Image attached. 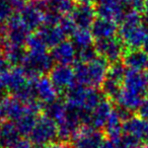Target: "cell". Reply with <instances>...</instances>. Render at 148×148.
Segmentation results:
<instances>
[{
  "label": "cell",
  "mask_w": 148,
  "mask_h": 148,
  "mask_svg": "<svg viewBox=\"0 0 148 148\" xmlns=\"http://www.w3.org/2000/svg\"><path fill=\"white\" fill-rule=\"evenodd\" d=\"M73 65L76 83L95 88L101 86L110 67L109 62L99 56L87 63L76 61Z\"/></svg>",
  "instance_id": "1"
},
{
  "label": "cell",
  "mask_w": 148,
  "mask_h": 148,
  "mask_svg": "<svg viewBox=\"0 0 148 148\" xmlns=\"http://www.w3.org/2000/svg\"><path fill=\"white\" fill-rule=\"evenodd\" d=\"M119 35L128 49H140L143 47L148 34L142 25V17L139 12L127 11L121 23Z\"/></svg>",
  "instance_id": "2"
},
{
  "label": "cell",
  "mask_w": 148,
  "mask_h": 148,
  "mask_svg": "<svg viewBox=\"0 0 148 148\" xmlns=\"http://www.w3.org/2000/svg\"><path fill=\"white\" fill-rule=\"evenodd\" d=\"M65 99L67 105L90 113L105 97L103 93L95 87L83 86L75 83L65 91Z\"/></svg>",
  "instance_id": "3"
},
{
  "label": "cell",
  "mask_w": 148,
  "mask_h": 148,
  "mask_svg": "<svg viewBox=\"0 0 148 148\" xmlns=\"http://www.w3.org/2000/svg\"><path fill=\"white\" fill-rule=\"evenodd\" d=\"M54 63L55 61L51 53L49 54L48 52L36 53V52L27 51V57L21 65V68L25 70V74L29 79H34L50 73V71L55 66Z\"/></svg>",
  "instance_id": "4"
},
{
  "label": "cell",
  "mask_w": 148,
  "mask_h": 148,
  "mask_svg": "<svg viewBox=\"0 0 148 148\" xmlns=\"http://www.w3.org/2000/svg\"><path fill=\"white\" fill-rule=\"evenodd\" d=\"M29 137L35 146H44L54 143L55 140L58 139L57 123L45 115L39 116Z\"/></svg>",
  "instance_id": "5"
},
{
  "label": "cell",
  "mask_w": 148,
  "mask_h": 148,
  "mask_svg": "<svg viewBox=\"0 0 148 148\" xmlns=\"http://www.w3.org/2000/svg\"><path fill=\"white\" fill-rule=\"evenodd\" d=\"M69 142L72 148H101L105 142V133L99 129L82 125L74 132Z\"/></svg>",
  "instance_id": "6"
},
{
  "label": "cell",
  "mask_w": 148,
  "mask_h": 148,
  "mask_svg": "<svg viewBox=\"0 0 148 148\" xmlns=\"http://www.w3.org/2000/svg\"><path fill=\"white\" fill-rule=\"evenodd\" d=\"M126 74V67L123 63L111 64L107 76L101 84V92L108 97L110 101H115L123 88V81Z\"/></svg>",
  "instance_id": "7"
},
{
  "label": "cell",
  "mask_w": 148,
  "mask_h": 148,
  "mask_svg": "<svg viewBox=\"0 0 148 148\" xmlns=\"http://www.w3.org/2000/svg\"><path fill=\"white\" fill-rule=\"evenodd\" d=\"M95 48L99 57L103 58L110 64L118 63L123 58L125 53V45L120 38L97 40Z\"/></svg>",
  "instance_id": "8"
},
{
  "label": "cell",
  "mask_w": 148,
  "mask_h": 148,
  "mask_svg": "<svg viewBox=\"0 0 148 148\" xmlns=\"http://www.w3.org/2000/svg\"><path fill=\"white\" fill-rule=\"evenodd\" d=\"M95 12L99 17L122 23L127 13L123 0H95Z\"/></svg>",
  "instance_id": "9"
},
{
  "label": "cell",
  "mask_w": 148,
  "mask_h": 148,
  "mask_svg": "<svg viewBox=\"0 0 148 148\" xmlns=\"http://www.w3.org/2000/svg\"><path fill=\"white\" fill-rule=\"evenodd\" d=\"M123 89L144 99L148 92V74L138 70H126Z\"/></svg>",
  "instance_id": "10"
},
{
  "label": "cell",
  "mask_w": 148,
  "mask_h": 148,
  "mask_svg": "<svg viewBox=\"0 0 148 148\" xmlns=\"http://www.w3.org/2000/svg\"><path fill=\"white\" fill-rule=\"evenodd\" d=\"M49 74L50 80L59 92H65L76 83L74 69L70 65L57 64L54 66Z\"/></svg>",
  "instance_id": "11"
},
{
  "label": "cell",
  "mask_w": 148,
  "mask_h": 148,
  "mask_svg": "<svg viewBox=\"0 0 148 148\" xmlns=\"http://www.w3.org/2000/svg\"><path fill=\"white\" fill-rule=\"evenodd\" d=\"M31 82L36 99L41 103H43V106L51 103L58 99L59 91L56 89L49 77L44 75L31 79Z\"/></svg>",
  "instance_id": "12"
},
{
  "label": "cell",
  "mask_w": 148,
  "mask_h": 148,
  "mask_svg": "<svg viewBox=\"0 0 148 148\" xmlns=\"http://www.w3.org/2000/svg\"><path fill=\"white\" fill-rule=\"evenodd\" d=\"M7 44L16 46H25L31 32L25 27L19 14H13L5 25Z\"/></svg>",
  "instance_id": "13"
},
{
  "label": "cell",
  "mask_w": 148,
  "mask_h": 148,
  "mask_svg": "<svg viewBox=\"0 0 148 148\" xmlns=\"http://www.w3.org/2000/svg\"><path fill=\"white\" fill-rule=\"evenodd\" d=\"M69 15L75 23L77 29H88L95 23L97 12H95V8H93L91 4L77 3Z\"/></svg>",
  "instance_id": "14"
},
{
  "label": "cell",
  "mask_w": 148,
  "mask_h": 148,
  "mask_svg": "<svg viewBox=\"0 0 148 148\" xmlns=\"http://www.w3.org/2000/svg\"><path fill=\"white\" fill-rule=\"evenodd\" d=\"M54 61L62 65H71L77 61V50L71 41H63L51 51Z\"/></svg>",
  "instance_id": "15"
},
{
  "label": "cell",
  "mask_w": 148,
  "mask_h": 148,
  "mask_svg": "<svg viewBox=\"0 0 148 148\" xmlns=\"http://www.w3.org/2000/svg\"><path fill=\"white\" fill-rule=\"evenodd\" d=\"M112 101L110 99H103L89 114L87 126H90L95 129L103 128L113 112Z\"/></svg>",
  "instance_id": "16"
},
{
  "label": "cell",
  "mask_w": 148,
  "mask_h": 148,
  "mask_svg": "<svg viewBox=\"0 0 148 148\" xmlns=\"http://www.w3.org/2000/svg\"><path fill=\"white\" fill-rule=\"evenodd\" d=\"M122 63L128 69L143 71L148 67V54L143 49H127L122 58Z\"/></svg>",
  "instance_id": "17"
},
{
  "label": "cell",
  "mask_w": 148,
  "mask_h": 148,
  "mask_svg": "<svg viewBox=\"0 0 148 148\" xmlns=\"http://www.w3.org/2000/svg\"><path fill=\"white\" fill-rule=\"evenodd\" d=\"M124 133L135 137L140 141L148 140V121L140 118L139 116H133L124 123Z\"/></svg>",
  "instance_id": "18"
},
{
  "label": "cell",
  "mask_w": 148,
  "mask_h": 148,
  "mask_svg": "<svg viewBox=\"0 0 148 148\" xmlns=\"http://www.w3.org/2000/svg\"><path fill=\"white\" fill-rule=\"evenodd\" d=\"M90 32L93 38H95L97 40L109 39V38L116 37V34L118 32V25L117 23L114 21L97 17L91 25Z\"/></svg>",
  "instance_id": "19"
},
{
  "label": "cell",
  "mask_w": 148,
  "mask_h": 148,
  "mask_svg": "<svg viewBox=\"0 0 148 148\" xmlns=\"http://www.w3.org/2000/svg\"><path fill=\"white\" fill-rule=\"evenodd\" d=\"M37 33L42 37L47 47L52 48V49L57 45H59L60 43H62L63 41H65L64 39L66 37L62 32V29L59 27V25H43L38 29Z\"/></svg>",
  "instance_id": "20"
},
{
  "label": "cell",
  "mask_w": 148,
  "mask_h": 148,
  "mask_svg": "<svg viewBox=\"0 0 148 148\" xmlns=\"http://www.w3.org/2000/svg\"><path fill=\"white\" fill-rule=\"evenodd\" d=\"M21 138L18 130L13 122H3L0 125V147L10 148Z\"/></svg>",
  "instance_id": "21"
},
{
  "label": "cell",
  "mask_w": 148,
  "mask_h": 148,
  "mask_svg": "<svg viewBox=\"0 0 148 148\" xmlns=\"http://www.w3.org/2000/svg\"><path fill=\"white\" fill-rule=\"evenodd\" d=\"M123 127L124 121L120 117V115L116 111V109H114L109 120H108L107 124L103 127L105 128V135H107L110 140L117 142L124 133Z\"/></svg>",
  "instance_id": "22"
},
{
  "label": "cell",
  "mask_w": 148,
  "mask_h": 148,
  "mask_svg": "<svg viewBox=\"0 0 148 148\" xmlns=\"http://www.w3.org/2000/svg\"><path fill=\"white\" fill-rule=\"evenodd\" d=\"M70 38H71V43L76 48V50L95 45L92 34L87 29H76L75 32L70 36Z\"/></svg>",
  "instance_id": "23"
},
{
  "label": "cell",
  "mask_w": 148,
  "mask_h": 148,
  "mask_svg": "<svg viewBox=\"0 0 148 148\" xmlns=\"http://www.w3.org/2000/svg\"><path fill=\"white\" fill-rule=\"evenodd\" d=\"M4 54L5 58L10 62L11 65L15 67V66L23 65V61H25V57H27V50H25V48L23 46L7 44Z\"/></svg>",
  "instance_id": "24"
},
{
  "label": "cell",
  "mask_w": 148,
  "mask_h": 148,
  "mask_svg": "<svg viewBox=\"0 0 148 148\" xmlns=\"http://www.w3.org/2000/svg\"><path fill=\"white\" fill-rule=\"evenodd\" d=\"M46 4L47 10L61 15L70 14L75 6L73 0H46Z\"/></svg>",
  "instance_id": "25"
},
{
  "label": "cell",
  "mask_w": 148,
  "mask_h": 148,
  "mask_svg": "<svg viewBox=\"0 0 148 148\" xmlns=\"http://www.w3.org/2000/svg\"><path fill=\"white\" fill-rule=\"evenodd\" d=\"M27 51L29 52H36V53H41V52H47L48 47L45 44L44 40L39 34L36 32L34 34H31L25 44Z\"/></svg>",
  "instance_id": "26"
},
{
  "label": "cell",
  "mask_w": 148,
  "mask_h": 148,
  "mask_svg": "<svg viewBox=\"0 0 148 148\" xmlns=\"http://www.w3.org/2000/svg\"><path fill=\"white\" fill-rule=\"evenodd\" d=\"M97 50L95 48V45L90 46V47L83 48V49L77 50V61L83 62V63H87V62L92 61L93 59L97 57Z\"/></svg>",
  "instance_id": "27"
},
{
  "label": "cell",
  "mask_w": 148,
  "mask_h": 148,
  "mask_svg": "<svg viewBox=\"0 0 148 148\" xmlns=\"http://www.w3.org/2000/svg\"><path fill=\"white\" fill-rule=\"evenodd\" d=\"M13 14L14 10L8 0H0V25L3 23H6Z\"/></svg>",
  "instance_id": "28"
},
{
  "label": "cell",
  "mask_w": 148,
  "mask_h": 148,
  "mask_svg": "<svg viewBox=\"0 0 148 148\" xmlns=\"http://www.w3.org/2000/svg\"><path fill=\"white\" fill-rule=\"evenodd\" d=\"M58 25H59V27L62 29V32H63L65 36H71L75 32V29H77L76 25H75V23L73 21V19L71 18L70 15L62 16Z\"/></svg>",
  "instance_id": "29"
},
{
  "label": "cell",
  "mask_w": 148,
  "mask_h": 148,
  "mask_svg": "<svg viewBox=\"0 0 148 148\" xmlns=\"http://www.w3.org/2000/svg\"><path fill=\"white\" fill-rule=\"evenodd\" d=\"M123 3L126 9L131 11H136L139 13L145 11L146 0H123Z\"/></svg>",
  "instance_id": "30"
},
{
  "label": "cell",
  "mask_w": 148,
  "mask_h": 148,
  "mask_svg": "<svg viewBox=\"0 0 148 148\" xmlns=\"http://www.w3.org/2000/svg\"><path fill=\"white\" fill-rule=\"evenodd\" d=\"M12 68L10 62L5 58V56L0 55V77H2L5 73L9 71Z\"/></svg>",
  "instance_id": "31"
},
{
  "label": "cell",
  "mask_w": 148,
  "mask_h": 148,
  "mask_svg": "<svg viewBox=\"0 0 148 148\" xmlns=\"http://www.w3.org/2000/svg\"><path fill=\"white\" fill-rule=\"evenodd\" d=\"M138 116L142 119L148 121V97L143 99L142 103L140 105L139 109H138Z\"/></svg>",
  "instance_id": "32"
},
{
  "label": "cell",
  "mask_w": 148,
  "mask_h": 148,
  "mask_svg": "<svg viewBox=\"0 0 148 148\" xmlns=\"http://www.w3.org/2000/svg\"><path fill=\"white\" fill-rule=\"evenodd\" d=\"M35 145L27 138H19L10 148H34Z\"/></svg>",
  "instance_id": "33"
},
{
  "label": "cell",
  "mask_w": 148,
  "mask_h": 148,
  "mask_svg": "<svg viewBox=\"0 0 148 148\" xmlns=\"http://www.w3.org/2000/svg\"><path fill=\"white\" fill-rule=\"evenodd\" d=\"M8 1L10 3L11 7L13 8V10L17 11V12H21L25 7V5L27 4V0H8Z\"/></svg>",
  "instance_id": "34"
},
{
  "label": "cell",
  "mask_w": 148,
  "mask_h": 148,
  "mask_svg": "<svg viewBox=\"0 0 148 148\" xmlns=\"http://www.w3.org/2000/svg\"><path fill=\"white\" fill-rule=\"evenodd\" d=\"M6 46H7V38H6L5 27L0 25V55L2 54V52L5 51Z\"/></svg>",
  "instance_id": "35"
},
{
  "label": "cell",
  "mask_w": 148,
  "mask_h": 148,
  "mask_svg": "<svg viewBox=\"0 0 148 148\" xmlns=\"http://www.w3.org/2000/svg\"><path fill=\"white\" fill-rule=\"evenodd\" d=\"M34 148H68L67 145L63 142H54V143L48 144V145H44V146H35Z\"/></svg>",
  "instance_id": "36"
},
{
  "label": "cell",
  "mask_w": 148,
  "mask_h": 148,
  "mask_svg": "<svg viewBox=\"0 0 148 148\" xmlns=\"http://www.w3.org/2000/svg\"><path fill=\"white\" fill-rule=\"evenodd\" d=\"M101 148H121V147H120L117 142L108 139V140H105V142H103V145L101 146Z\"/></svg>",
  "instance_id": "37"
},
{
  "label": "cell",
  "mask_w": 148,
  "mask_h": 148,
  "mask_svg": "<svg viewBox=\"0 0 148 148\" xmlns=\"http://www.w3.org/2000/svg\"><path fill=\"white\" fill-rule=\"evenodd\" d=\"M142 25H143L144 29H145V31L148 34V15H146L144 18H142Z\"/></svg>",
  "instance_id": "38"
},
{
  "label": "cell",
  "mask_w": 148,
  "mask_h": 148,
  "mask_svg": "<svg viewBox=\"0 0 148 148\" xmlns=\"http://www.w3.org/2000/svg\"><path fill=\"white\" fill-rule=\"evenodd\" d=\"M74 2L81 3V4H91V2H95V0H73Z\"/></svg>",
  "instance_id": "39"
},
{
  "label": "cell",
  "mask_w": 148,
  "mask_h": 148,
  "mask_svg": "<svg viewBox=\"0 0 148 148\" xmlns=\"http://www.w3.org/2000/svg\"><path fill=\"white\" fill-rule=\"evenodd\" d=\"M5 92H6V90H5V89L0 85V101H2V99L5 97Z\"/></svg>",
  "instance_id": "40"
},
{
  "label": "cell",
  "mask_w": 148,
  "mask_h": 148,
  "mask_svg": "<svg viewBox=\"0 0 148 148\" xmlns=\"http://www.w3.org/2000/svg\"><path fill=\"white\" fill-rule=\"evenodd\" d=\"M143 50L148 54V37L146 38L145 42H144V45H143Z\"/></svg>",
  "instance_id": "41"
},
{
  "label": "cell",
  "mask_w": 148,
  "mask_h": 148,
  "mask_svg": "<svg viewBox=\"0 0 148 148\" xmlns=\"http://www.w3.org/2000/svg\"><path fill=\"white\" fill-rule=\"evenodd\" d=\"M145 12L148 15V0H146V4H145Z\"/></svg>",
  "instance_id": "42"
},
{
  "label": "cell",
  "mask_w": 148,
  "mask_h": 148,
  "mask_svg": "<svg viewBox=\"0 0 148 148\" xmlns=\"http://www.w3.org/2000/svg\"><path fill=\"white\" fill-rule=\"evenodd\" d=\"M138 148H147V147H146V145H141V146H139Z\"/></svg>",
  "instance_id": "43"
},
{
  "label": "cell",
  "mask_w": 148,
  "mask_h": 148,
  "mask_svg": "<svg viewBox=\"0 0 148 148\" xmlns=\"http://www.w3.org/2000/svg\"><path fill=\"white\" fill-rule=\"evenodd\" d=\"M145 145H146V147L148 148V140H147V141H146V144H145Z\"/></svg>",
  "instance_id": "44"
}]
</instances>
